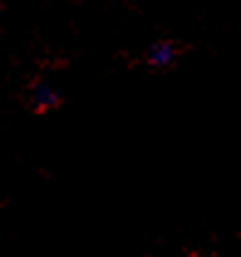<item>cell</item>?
<instances>
[{
	"label": "cell",
	"mask_w": 241,
	"mask_h": 257,
	"mask_svg": "<svg viewBox=\"0 0 241 257\" xmlns=\"http://www.w3.org/2000/svg\"><path fill=\"white\" fill-rule=\"evenodd\" d=\"M175 55H178L175 45H170V42H155V45H150V50H148V62L152 67H168V64H172Z\"/></svg>",
	"instance_id": "1"
},
{
	"label": "cell",
	"mask_w": 241,
	"mask_h": 257,
	"mask_svg": "<svg viewBox=\"0 0 241 257\" xmlns=\"http://www.w3.org/2000/svg\"><path fill=\"white\" fill-rule=\"evenodd\" d=\"M57 101H60V92H57L54 87H50V84L34 87V92H32V104H34V106L50 109V106H54Z\"/></svg>",
	"instance_id": "2"
}]
</instances>
